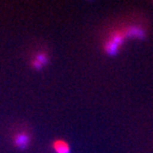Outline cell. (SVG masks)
Wrapping results in <instances>:
<instances>
[{"label": "cell", "instance_id": "3", "mask_svg": "<svg viewBox=\"0 0 153 153\" xmlns=\"http://www.w3.org/2000/svg\"><path fill=\"white\" fill-rule=\"evenodd\" d=\"M13 142L16 147L24 149L27 147L30 143V136L27 132H18L13 138Z\"/></svg>", "mask_w": 153, "mask_h": 153}, {"label": "cell", "instance_id": "4", "mask_svg": "<svg viewBox=\"0 0 153 153\" xmlns=\"http://www.w3.org/2000/svg\"><path fill=\"white\" fill-rule=\"evenodd\" d=\"M52 149L55 153H70L69 143L63 139H57L52 143Z\"/></svg>", "mask_w": 153, "mask_h": 153}, {"label": "cell", "instance_id": "2", "mask_svg": "<svg viewBox=\"0 0 153 153\" xmlns=\"http://www.w3.org/2000/svg\"><path fill=\"white\" fill-rule=\"evenodd\" d=\"M48 60H49L48 55L44 51H39L33 55L31 60V64L33 68L41 69L48 63Z\"/></svg>", "mask_w": 153, "mask_h": 153}, {"label": "cell", "instance_id": "1", "mask_svg": "<svg viewBox=\"0 0 153 153\" xmlns=\"http://www.w3.org/2000/svg\"><path fill=\"white\" fill-rule=\"evenodd\" d=\"M142 32L139 30L135 27H123L119 29H116L112 33H111L108 38L105 40L104 44L105 51L110 54L113 55L117 53V51L119 49L121 45L123 44L124 40L127 38H130L131 36H138L141 35Z\"/></svg>", "mask_w": 153, "mask_h": 153}]
</instances>
